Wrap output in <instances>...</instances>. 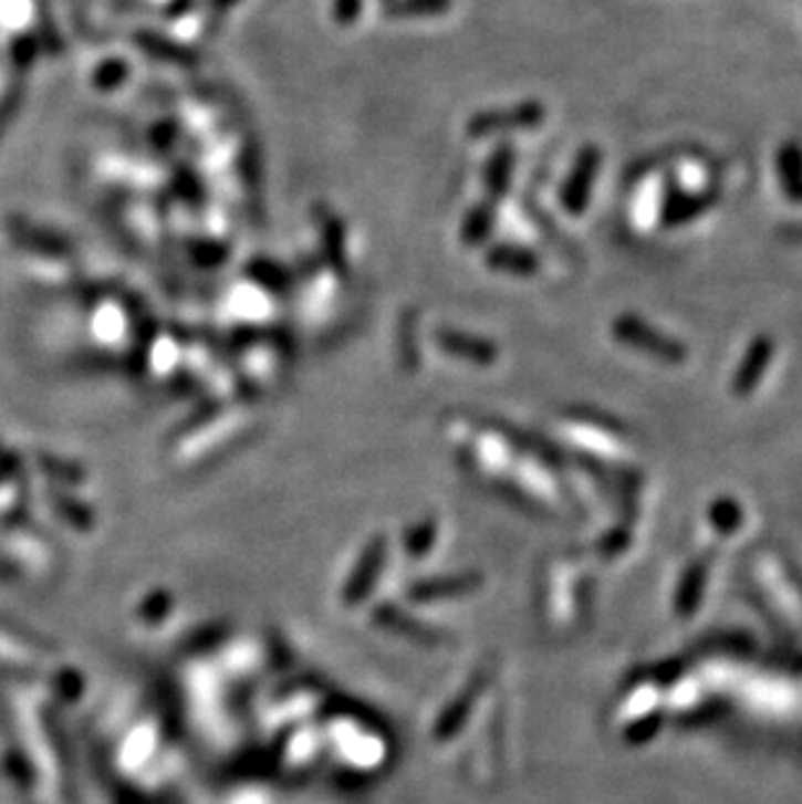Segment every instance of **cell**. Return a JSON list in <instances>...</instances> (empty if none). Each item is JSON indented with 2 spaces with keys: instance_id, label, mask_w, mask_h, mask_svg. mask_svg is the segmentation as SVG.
<instances>
[{
  "instance_id": "1",
  "label": "cell",
  "mask_w": 802,
  "mask_h": 804,
  "mask_svg": "<svg viewBox=\"0 0 802 804\" xmlns=\"http://www.w3.org/2000/svg\"><path fill=\"white\" fill-rule=\"evenodd\" d=\"M621 336L625 338V342H631L636 346H649L654 354H659V357H665V359H678L680 357L678 346H675L673 342H665V338L649 334V331H646L644 326H638V323L633 319L621 323Z\"/></svg>"
}]
</instances>
